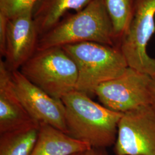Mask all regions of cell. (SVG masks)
Segmentation results:
<instances>
[{"instance_id": "9", "label": "cell", "mask_w": 155, "mask_h": 155, "mask_svg": "<svg viewBox=\"0 0 155 155\" xmlns=\"http://www.w3.org/2000/svg\"><path fill=\"white\" fill-rule=\"evenodd\" d=\"M32 12L29 9L9 18L4 61L11 72L19 70L36 51L39 35Z\"/></svg>"}, {"instance_id": "2", "label": "cell", "mask_w": 155, "mask_h": 155, "mask_svg": "<svg viewBox=\"0 0 155 155\" xmlns=\"http://www.w3.org/2000/svg\"><path fill=\"white\" fill-rule=\"evenodd\" d=\"M83 42L117 47L104 0H93L82 10L63 17L53 28L39 36L36 51Z\"/></svg>"}, {"instance_id": "10", "label": "cell", "mask_w": 155, "mask_h": 155, "mask_svg": "<svg viewBox=\"0 0 155 155\" xmlns=\"http://www.w3.org/2000/svg\"><path fill=\"white\" fill-rule=\"evenodd\" d=\"M23 105L14 87L11 72L0 60V133L39 126Z\"/></svg>"}, {"instance_id": "17", "label": "cell", "mask_w": 155, "mask_h": 155, "mask_svg": "<svg viewBox=\"0 0 155 155\" xmlns=\"http://www.w3.org/2000/svg\"><path fill=\"white\" fill-rule=\"evenodd\" d=\"M84 155H109V154L105 148H91L84 153Z\"/></svg>"}, {"instance_id": "8", "label": "cell", "mask_w": 155, "mask_h": 155, "mask_svg": "<svg viewBox=\"0 0 155 155\" xmlns=\"http://www.w3.org/2000/svg\"><path fill=\"white\" fill-rule=\"evenodd\" d=\"M15 89L23 105L36 122L56 127L67 134L65 107L55 99L30 82L19 70L11 72Z\"/></svg>"}, {"instance_id": "1", "label": "cell", "mask_w": 155, "mask_h": 155, "mask_svg": "<svg viewBox=\"0 0 155 155\" xmlns=\"http://www.w3.org/2000/svg\"><path fill=\"white\" fill-rule=\"evenodd\" d=\"M61 101L65 107L67 134L91 148L106 149L114 145L123 113L111 110L76 90Z\"/></svg>"}, {"instance_id": "19", "label": "cell", "mask_w": 155, "mask_h": 155, "mask_svg": "<svg viewBox=\"0 0 155 155\" xmlns=\"http://www.w3.org/2000/svg\"><path fill=\"white\" fill-rule=\"evenodd\" d=\"M84 153L85 152H84V153H75V154L72 155H84Z\"/></svg>"}, {"instance_id": "11", "label": "cell", "mask_w": 155, "mask_h": 155, "mask_svg": "<svg viewBox=\"0 0 155 155\" xmlns=\"http://www.w3.org/2000/svg\"><path fill=\"white\" fill-rule=\"evenodd\" d=\"M91 148L61 130L41 123L31 155H72L86 152Z\"/></svg>"}, {"instance_id": "6", "label": "cell", "mask_w": 155, "mask_h": 155, "mask_svg": "<svg viewBox=\"0 0 155 155\" xmlns=\"http://www.w3.org/2000/svg\"><path fill=\"white\" fill-rule=\"evenodd\" d=\"M152 79L148 74L128 67L120 77L99 86L95 95L106 107L124 113L150 105Z\"/></svg>"}, {"instance_id": "3", "label": "cell", "mask_w": 155, "mask_h": 155, "mask_svg": "<svg viewBox=\"0 0 155 155\" xmlns=\"http://www.w3.org/2000/svg\"><path fill=\"white\" fill-rule=\"evenodd\" d=\"M77 65L75 90L95 95L102 83L119 77L129 67L120 50L95 42H83L61 47Z\"/></svg>"}, {"instance_id": "7", "label": "cell", "mask_w": 155, "mask_h": 155, "mask_svg": "<svg viewBox=\"0 0 155 155\" xmlns=\"http://www.w3.org/2000/svg\"><path fill=\"white\" fill-rule=\"evenodd\" d=\"M114 152L115 155H155V111L151 106L123 113Z\"/></svg>"}, {"instance_id": "5", "label": "cell", "mask_w": 155, "mask_h": 155, "mask_svg": "<svg viewBox=\"0 0 155 155\" xmlns=\"http://www.w3.org/2000/svg\"><path fill=\"white\" fill-rule=\"evenodd\" d=\"M155 33V0H137L134 15L118 48L128 67L155 77V58L147 53V45Z\"/></svg>"}, {"instance_id": "15", "label": "cell", "mask_w": 155, "mask_h": 155, "mask_svg": "<svg viewBox=\"0 0 155 155\" xmlns=\"http://www.w3.org/2000/svg\"><path fill=\"white\" fill-rule=\"evenodd\" d=\"M38 0H0V13L9 18L33 9Z\"/></svg>"}, {"instance_id": "14", "label": "cell", "mask_w": 155, "mask_h": 155, "mask_svg": "<svg viewBox=\"0 0 155 155\" xmlns=\"http://www.w3.org/2000/svg\"><path fill=\"white\" fill-rule=\"evenodd\" d=\"M104 2L110 18L118 47L132 22L137 0H104Z\"/></svg>"}, {"instance_id": "18", "label": "cell", "mask_w": 155, "mask_h": 155, "mask_svg": "<svg viewBox=\"0 0 155 155\" xmlns=\"http://www.w3.org/2000/svg\"><path fill=\"white\" fill-rule=\"evenodd\" d=\"M150 95L151 102L150 105L152 106L153 110L155 111V77H153L152 82L150 85Z\"/></svg>"}, {"instance_id": "13", "label": "cell", "mask_w": 155, "mask_h": 155, "mask_svg": "<svg viewBox=\"0 0 155 155\" xmlns=\"http://www.w3.org/2000/svg\"><path fill=\"white\" fill-rule=\"evenodd\" d=\"M39 126L0 133V155H31Z\"/></svg>"}, {"instance_id": "12", "label": "cell", "mask_w": 155, "mask_h": 155, "mask_svg": "<svg viewBox=\"0 0 155 155\" xmlns=\"http://www.w3.org/2000/svg\"><path fill=\"white\" fill-rule=\"evenodd\" d=\"M93 0H38L33 18L39 36L53 28L70 11L82 10Z\"/></svg>"}, {"instance_id": "4", "label": "cell", "mask_w": 155, "mask_h": 155, "mask_svg": "<svg viewBox=\"0 0 155 155\" xmlns=\"http://www.w3.org/2000/svg\"><path fill=\"white\" fill-rule=\"evenodd\" d=\"M19 71L55 99L61 100L76 89L77 67L61 47L36 51Z\"/></svg>"}, {"instance_id": "16", "label": "cell", "mask_w": 155, "mask_h": 155, "mask_svg": "<svg viewBox=\"0 0 155 155\" xmlns=\"http://www.w3.org/2000/svg\"><path fill=\"white\" fill-rule=\"evenodd\" d=\"M8 20V17L0 13V55L3 58L5 54Z\"/></svg>"}]
</instances>
